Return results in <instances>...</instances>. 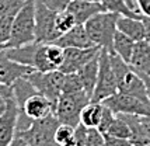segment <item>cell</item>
<instances>
[{"label":"cell","mask_w":150,"mask_h":146,"mask_svg":"<svg viewBox=\"0 0 150 146\" xmlns=\"http://www.w3.org/2000/svg\"><path fill=\"white\" fill-rule=\"evenodd\" d=\"M118 17L119 14L101 11L84 23L86 31L93 42L110 53H114V35L117 33Z\"/></svg>","instance_id":"cell-1"},{"label":"cell","mask_w":150,"mask_h":146,"mask_svg":"<svg viewBox=\"0 0 150 146\" xmlns=\"http://www.w3.org/2000/svg\"><path fill=\"white\" fill-rule=\"evenodd\" d=\"M35 41V0H28L16 14L10 40L3 48H16Z\"/></svg>","instance_id":"cell-2"},{"label":"cell","mask_w":150,"mask_h":146,"mask_svg":"<svg viewBox=\"0 0 150 146\" xmlns=\"http://www.w3.org/2000/svg\"><path fill=\"white\" fill-rule=\"evenodd\" d=\"M59 124L58 117L51 114L42 120L31 121L25 128H18L16 133L25 140L28 146H53L56 145L55 132Z\"/></svg>","instance_id":"cell-3"},{"label":"cell","mask_w":150,"mask_h":146,"mask_svg":"<svg viewBox=\"0 0 150 146\" xmlns=\"http://www.w3.org/2000/svg\"><path fill=\"white\" fill-rule=\"evenodd\" d=\"M90 101L91 97L84 90L77 93H63L55 106V115L60 124L77 126L80 124V114Z\"/></svg>","instance_id":"cell-4"},{"label":"cell","mask_w":150,"mask_h":146,"mask_svg":"<svg viewBox=\"0 0 150 146\" xmlns=\"http://www.w3.org/2000/svg\"><path fill=\"white\" fill-rule=\"evenodd\" d=\"M98 77L97 83L94 87V91L91 96V101H97V103H103L105 99L111 97L112 94L118 91V84L115 74L112 70L111 62H110V52L101 49L100 52V58H98Z\"/></svg>","instance_id":"cell-5"},{"label":"cell","mask_w":150,"mask_h":146,"mask_svg":"<svg viewBox=\"0 0 150 146\" xmlns=\"http://www.w3.org/2000/svg\"><path fill=\"white\" fill-rule=\"evenodd\" d=\"M27 77L34 84L39 94L45 96L46 99H49L56 106L59 97L62 96L65 73L60 70H51V72L31 70L27 74Z\"/></svg>","instance_id":"cell-6"},{"label":"cell","mask_w":150,"mask_h":146,"mask_svg":"<svg viewBox=\"0 0 150 146\" xmlns=\"http://www.w3.org/2000/svg\"><path fill=\"white\" fill-rule=\"evenodd\" d=\"M56 14L45 6L42 0H35V41L37 42H53L60 37L56 30Z\"/></svg>","instance_id":"cell-7"},{"label":"cell","mask_w":150,"mask_h":146,"mask_svg":"<svg viewBox=\"0 0 150 146\" xmlns=\"http://www.w3.org/2000/svg\"><path fill=\"white\" fill-rule=\"evenodd\" d=\"M103 104L111 108L115 114H135V115H149L150 114V101L117 91L111 97L105 99Z\"/></svg>","instance_id":"cell-8"},{"label":"cell","mask_w":150,"mask_h":146,"mask_svg":"<svg viewBox=\"0 0 150 146\" xmlns=\"http://www.w3.org/2000/svg\"><path fill=\"white\" fill-rule=\"evenodd\" d=\"M101 52L100 47L91 48H65V59L59 70L63 73L77 72Z\"/></svg>","instance_id":"cell-9"},{"label":"cell","mask_w":150,"mask_h":146,"mask_svg":"<svg viewBox=\"0 0 150 146\" xmlns=\"http://www.w3.org/2000/svg\"><path fill=\"white\" fill-rule=\"evenodd\" d=\"M20 110L14 97L7 99L6 111L0 115V146H8L17 132V124L20 120Z\"/></svg>","instance_id":"cell-10"},{"label":"cell","mask_w":150,"mask_h":146,"mask_svg":"<svg viewBox=\"0 0 150 146\" xmlns=\"http://www.w3.org/2000/svg\"><path fill=\"white\" fill-rule=\"evenodd\" d=\"M21 113L30 121L42 120L51 114H55V104L49 99H46L45 96L35 93L31 97H28V100L24 103Z\"/></svg>","instance_id":"cell-11"},{"label":"cell","mask_w":150,"mask_h":146,"mask_svg":"<svg viewBox=\"0 0 150 146\" xmlns=\"http://www.w3.org/2000/svg\"><path fill=\"white\" fill-rule=\"evenodd\" d=\"M34 70L33 67L21 65L16 60L10 59L6 55L4 49H0V83L11 86L16 80H18L23 76H27L28 73Z\"/></svg>","instance_id":"cell-12"},{"label":"cell","mask_w":150,"mask_h":146,"mask_svg":"<svg viewBox=\"0 0 150 146\" xmlns=\"http://www.w3.org/2000/svg\"><path fill=\"white\" fill-rule=\"evenodd\" d=\"M53 44H56L62 48H91L96 47V44L88 37V34L86 31L84 24H77L74 26L67 33L62 34L58 40L53 41Z\"/></svg>","instance_id":"cell-13"},{"label":"cell","mask_w":150,"mask_h":146,"mask_svg":"<svg viewBox=\"0 0 150 146\" xmlns=\"http://www.w3.org/2000/svg\"><path fill=\"white\" fill-rule=\"evenodd\" d=\"M67 10L74 16L77 24H84L93 16L105 11L101 1H86V0H72Z\"/></svg>","instance_id":"cell-14"},{"label":"cell","mask_w":150,"mask_h":146,"mask_svg":"<svg viewBox=\"0 0 150 146\" xmlns=\"http://www.w3.org/2000/svg\"><path fill=\"white\" fill-rule=\"evenodd\" d=\"M129 65L139 74H150V44L146 40L135 42Z\"/></svg>","instance_id":"cell-15"},{"label":"cell","mask_w":150,"mask_h":146,"mask_svg":"<svg viewBox=\"0 0 150 146\" xmlns=\"http://www.w3.org/2000/svg\"><path fill=\"white\" fill-rule=\"evenodd\" d=\"M39 42L34 41L31 44H25V45H21V47H16V48H3L6 55L10 59L18 62L21 65H25L34 69V63H35V53L38 49ZM35 70V69H34Z\"/></svg>","instance_id":"cell-16"},{"label":"cell","mask_w":150,"mask_h":146,"mask_svg":"<svg viewBox=\"0 0 150 146\" xmlns=\"http://www.w3.org/2000/svg\"><path fill=\"white\" fill-rule=\"evenodd\" d=\"M117 28L121 33L126 34L135 42L144 40V37H146L144 24H143V21H142V18H133V17L119 16L117 21Z\"/></svg>","instance_id":"cell-17"},{"label":"cell","mask_w":150,"mask_h":146,"mask_svg":"<svg viewBox=\"0 0 150 146\" xmlns=\"http://www.w3.org/2000/svg\"><path fill=\"white\" fill-rule=\"evenodd\" d=\"M98 55L97 58L91 59L87 65L81 67L80 70H77L79 76L81 77V82H83V87H84V91L90 97L93 96V91H94V87H96V83H97V77H98V67H100V63H98Z\"/></svg>","instance_id":"cell-18"},{"label":"cell","mask_w":150,"mask_h":146,"mask_svg":"<svg viewBox=\"0 0 150 146\" xmlns=\"http://www.w3.org/2000/svg\"><path fill=\"white\" fill-rule=\"evenodd\" d=\"M10 87H11L13 97H14V100L17 101L20 110L23 108V106H24V103L28 100V97H31L33 94L38 93L37 89H35L33 83L28 80L27 76H23V77H20L18 80H16Z\"/></svg>","instance_id":"cell-19"},{"label":"cell","mask_w":150,"mask_h":146,"mask_svg":"<svg viewBox=\"0 0 150 146\" xmlns=\"http://www.w3.org/2000/svg\"><path fill=\"white\" fill-rule=\"evenodd\" d=\"M103 111H104L103 103L90 101L80 114V122L87 128H97L101 121V117H103Z\"/></svg>","instance_id":"cell-20"},{"label":"cell","mask_w":150,"mask_h":146,"mask_svg":"<svg viewBox=\"0 0 150 146\" xmlns=\"http://www.w3.org/2000/svg\"><path fill=\"white\" fill-rule=\"evenodd\" d=\"M133 48H135V41L117 28V33L114 35V53L119 55L125 62L129 63Z\"/></svg>","instance_id":"cell-21"},{"label":"cell","mask_w":150,"mask_h":146,"mask_svg":"<svg viewBox=\"0 0 150 146\" xmlns=\"http://www.w3.org/2000/svg\"><path fill=\"white\" fill-rule=\"evenodd\" d=\"M100 1H101V4H103L105 11L119 14V16H125V17L142 18V14L131 10L129 7L126 6L125 0H100Z\"/></svg>","instance_id":"cell-22"},{"label":"cell","mask_w":150,"mask_h":146,"mask_svg":"<svg viewBox=\"0 0 150 146\" xmlns=\"http://www.w3.org/2000/svg\"><path fill=\"white\" fill-rule=\"evenodd\" d=\"M74 128L67 124H59L55 132V142L58 146H76L74 143Z\"/></svg>","instance_id":"cell-23"},{"label":"cell","mask_w":150,"mask_h":146,"mask_svg":"<svg viewBox=\"0 0 150 146\" xmlns=\"http://www.w3.org/2000/svg\"><path fill=\"white\" fill-rule=\"evenodd\" d=\"M105 135L115 136V138H122V139H129L131 138V129H129V125L126 124V121L122 117L115 114V120L112 121L111 126L108 128Z\"/></svg>","instance_id":"cell-24"},{"label":"cell","mask_w":150,"mask_h":146,"mask_svg":"<svg viewBox=\"0 0 150 146\" xmlns=\"http://www.w3.org/2000/svg\"><path fill=\"white\" fill-rule=\"evenodd\" d=\"M55 24H56V30L60 35L70 31L74 26H77L74 16L69 10H65V11H60V13L56 14V23Z\"/></svg>","instance_id":"cell-25"},{"label":"cell","mask_w":150,"mask_h":146,"mask_svg":"<svg viewBox=\"0 0 150 146\" xmlns=\"http://www.w3.org/2000/svg\"><path fill=\"white\" fill-rule=\"evenodd\" d=\"M84 90L81 77L79 76L77 72L65 73V80H63V87H62V94L63 93H77Z\"/></svg>","instance_id":"cell-26"},{"label":"cell","mask_w":150,"mask_h":146,"mask_svg":"<svg viewBox=\"0 0 150 146\" xmlns=\"http://www.w3.org/2000/svg\"><path fill=\"white\" fill-rule=\"evenodd\" d=\"M27 1L28 0H0V17H16Z\"/></svg>","instance_id":"cell-27"},{"label":"cell","mask_w":150,"mask_h":146,"mask_svg":"<svg viewBox=\"0 0 150 146\" xmlns=\"http://www.w3.org/2000/svg\"><path fill=\"white\" fill-rule=\"evenodd\" d=\"M84 146H105V133L98 128H87Z\"/></svg>","instance_id":"cell-28"},{"label":"cell","mask_w":150,"mask_h":146,"mask_svg":"<svg viewBox=\"0 0 150 146\" xmlns=\"http://www.w3.org/2000/svg\"><path fill=\"white\" fill-rule=\"evenodd\" d=\"M13 20H14V17H10V16L0 17V47L1 48L4 47L7 42H8V40H10Z\"/></svg>","instance_id":"cell-29"},{"label":"cell","mask_w":150,"mask_h":146,"mask_svg":"<svg viewBox=\"0 0 150 146\" xmlns=\"http://www.w3.org/2000/svg\"><path fill=\"white\" fill-rule=\"evenodd\" d=\"M115 120V113L112 111L111 108H108V107L104 104V111H103V117H101V121H100V124H98V129L101 131L103 133H105L108 131V128L111 126L112 121Z\"/></svg>","instance_id":"cell-30"},{"label":"cell","mask_w":150,"mask_h":146,"mask_svg":"<svg viewBox=\"0 0 150 146\" xmlns=\"http://www.w3.org/2000/svg\"><path fill=\"white\" fill-rule=\"evenodd\" d=\"M45 3L46 7H49L52 11L55 13H60V11H65L67 10V7L70 4L72 0H42Z\"/></svg>","instance_id":"cell-31"},{"label":"cell","mask_w":150,"mask_h":146,"mask_svg":"<svg viewBox=\"0 0 150 146\" xmlns=\"http://www.w3.org/2000/svg\"><path fill=\"white\" fill-rule=\"evenodd\" d=\"M105 146H135L129 139H122V138H115L105 135Z\"/></svg>","instance_id":"cell-32"},{"label":"cell","mask_w":150,"mask_h":146,"mask_svg":"<svg viewBox=\"0 0 150 146\" xmlns=\"http://www.w3.org/2000/svg\"><path fill=\"white\" fill-rule=\"evenodd\" d=\"M137 7L140 14L150 17V0H137Z\"/></svg>","instance_id":"cell-33"},{"label":"cell","mask_w":150,"mask_h":146,"mask_svg":"<svg viewBox=\"0 0 150 146\" xmlns=\"http://www.w3.org/2000/svg\"><path fill=\"white\" fill-rule=\"evenodd\" d=\"M140 121H142V126H143L144 135L150 143V114L149 115H140Z\"/></svg>","instance_id":"cell-34"},{"label":"cell","mask_w":150,"mask_h":146,"mask_svg":"<svg viewBox=\"0 0 150 146\" xmlns=\"http://www.w3.org/2000/svg\"><path fill=\"white\" fill-rule=\"evenodd\" d=\"M142 21H143V24H144V33H146L144 40L150 44V17H146V16L142 14Z\"/></svg>","instance_id":"cell-35"},{"label":"cell","mask_w":150,"mask_h":146,"mask_svg":"<svg viewBox=\"0 0 150 146\" xmlns=\"http://www.w3.org/2000/svg\"><path fill=\"white\" fill-rule=\"evenodd\" d=\"M0 96L1 97H13V91H11V87L10 86H6V84H1L0 83Z\"/></svg>","instance_id":"cell-36"},{"label":"cell","mask_w":150,"mask_h":146,"mask_svg":"<svg viewBox=\"0 0 150 146\" xmlns=\"http://www.w3.org/2000/svg\"><path fill=\"white\" fill-rule=\"evenodd\" d=\"M8 146H28V145H27V142L23 139L20 135H17V133H16V136H14L13 140L8 143Z\"/></svg>","instance_id":"cell-37"},{"label":"cell","mask_w":150,"mask_h":146,"mask_svg":"<svg viewBox=\"0 0 150 146\" xmlns=\"http://www.w3.org/2000/svg\"><path fill=\"white\" fill-rule=\"evenodd\" d=\"M142 79L144 82V86H146V93H147V97L150 100V74H140Z\"/></svg>","instance_id":"cell-38"},{"label":"cell","mask_w":150,"mask_h":146,"mask_svg":"<svg viewBox=\"0 0 150 146\" xmlns=\"http://www.w3.org/2000/svg\"><path fill=\"white\" fill-rule=\"evenodd\" d=\"M125 3H126V6L129 7L131 10H133V11L139 13V7H137V0H125Z\"/></svg>","instance_id":"cell-39"},{"label":"cell","mask_w":150,"mask_h":146,"mask_svg":"<svg viewBox=\"0 0 150 146\" xmlns=\"http://www.w3.org/2000/svg\"><path fill=\"white\" fill-rule=\"evenodd\" d=\"M6 108H7V99L0 96V115L6 111Z\"/></svg>","instance_id":"cell-40"},{"label":"cell","mask_w":150,"mask_h":146,"mask_svg":"<svg viewBox=\"0 0 150 146\" xmlns=\"http://www.w3.org/2000/svg\"><path fill=\"white\" fill-rule=\"evenodd\" d=\"M86 1H100V0H86Z\"/></svg>","instance_id":"cell-41"},{"label":"cell","mask_w":150,"mask_h":146,"mask_svg":"<svg viewBox=\"0 0 150 146\" xmlns=\"http://www.w3.org/2000/svg\"><path fill=\"white\" fill-rule=\"evenodd\" d=\"M143 146H150V143H146V145H143Z\"/></svg>","instance_id":"cell-42"},{"label":"cell","mask_w":150,"mask_h":146,"mask_svg":"<svg viewBox=\"0 0 150 146\" xmlns=\"http://www.w3.org/2000/svg\"><path fill=\"white\" fill-rule=\"evenodd\" d=\"M53 146H58V145H53Z\"/></svg>","instance_id":"cell-43"},{"label":"cell","mask_w":150,"mask_h":146,"mask_svg":"<svg viewBox=\"0 0 150 146\" xmlns=\"http://www.w3.org/2000/svg\"><path fill=\"white\" fill-rule=\"evenodd\" d=\"M0 49H1V47H0Z\"/></svg>","instance_id":"cell-44"}]
</instances>
